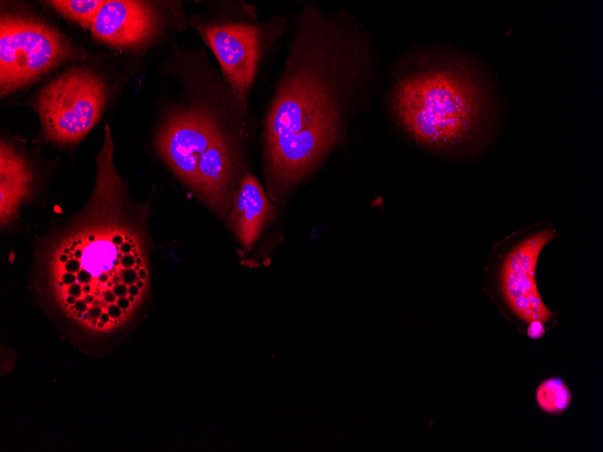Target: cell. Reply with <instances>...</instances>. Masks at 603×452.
<instances>
[{"instance_id": "cell-4", "label": "cell", "mask_w": 603, "mask_h": 452, "mask_svg": "<svg viewBox=\"0 0 603 452\" xmlns=\"http://www.w3.org/2000/svg\"><path fill=\"white\" fill-rule=\"evenodd\" d=\"M76 57L70 41L29 15L5 14L0 20V91L8 95L61 62Z\"/></svg>"}, {"instance_id": "cell-11", "label": "cell", "mask_w": 603, "mask_h": 452, "mask_svg": "<svg viewBox=\"0 0 603 452\" xmlns=\"http://www.w3.org/2000/svg\"><path fill=\"white\" fill-rule=\"evenodd\" d=\"M274 207L256 177L243 174L229 214L230 226L245 248L251 247L271 219Z\"/></svg>"}, {"instance_id": "cell-10", "label": "cell", "mask_w": 603, "mask_h": 452, "mask_svg": "<svg viewBox=\"0 0 603 452\" xmlns=\"http://www.w3.org/2000/svg\"><path fill=\"white\" fill-rule=\"evenodd\" d=\"M34 184L32 168L14 144L1 140L0 144V223L6 226L18 216L20 208L31 196Z\"/></svg>"}, {"instance_id": "cell-6", "label": "cell", "mask_w": 603, "mask_h": 452, "mask_svg": "<svg viewBox=\"0 0 603 452\" xmlns=\"http://www.w3.org/2000/svg\"><path fill=\"white\" fill-rule=\"evenodd\" d=\"M500 268L501 292L508 309L528 324L550 321L553 312L543 303L536 286L535 272L543 249L555 238L552 226H533L518 233Z\"/></svg>"}, {"instance_id": "cell-1", "label": "cell", "mask_w": 603, "mask_h": 452, "mask_svg": "<svg viewBox=\"0 0 603 452\" xmlns=\"http://www.w3.org/2000/svg\"><path fill=\"white\" fill-rule=\"evenodd\" d=\"M351 17L304 5L264 125L267 187L283 197L336 144L374 54Z\"/></svg>"}, {"instance_id": "cell-9", "label": "cell", "mask_w": 603, "mask_h": 452, "mask_svg": "<svg viewBox=\"0 0 603 452\" xmlns=\"http://www.w3.org/2000/svg\"><path fill=\"white\" fill-rule=\"evenodd\" d=\"M162 23V14L153 2L108 0L104 2L90 29L105 43L137 49L158 36Z\"/></svg>"}, {"instance_id": "cell-13", "label": "cell", "mask_w": 603, "mask_h": 452, "mask_svg": "<svg viewBox=\"0 0 603 452\" xmlns=\"http://www.w3.org/2000/svg\"><path fill=\"white\" fill-rule=\"evenodd\" d=\"M103 0H54L47 2L60 15L86 28H91Z\"/></svg>"}, {"instance_id": "cell-12", "label": "cell", "mask_w": 603, "mask_h": 452, "mask_svg": "<svg viewBox=\"0 0 603 452\" xmlns=\"http://www.w3.org/2000/svg\"><path fill=\"white\" fill-rule=\"evenodd\" d=\"M535 399L538 406L544 412L558 415L570 406L571 392L561 379L552 377L538 385Z\"/></svg>"}, {"instance_id": "cell-14", "label": "cell", "mask_w": 603, "mask_h": 452, "mask_svg": "<svg viewBox=\"0 0 603 452\" xmlns=\"http://www.w3.org/2000/svg\"><path fill=\"white\" fill-rule=\"evenodd\" d=\"M544 326L543 323L535 321L529 324L527 328V335L533 339L540 338L544 333Z\"/></svg>"}, {"instance_id": "cell-7", "label": "cell", "mask_w": 603, "mask_h": 452, "mask_svg": "<svg viewBox=\"0 0 603 452\" xmlns=\"http://www.w3.org/2000/svg\"><path fill=\"white\" fill-rule=\"evenodd\" d=\"M196 27L215 54L224 79L237 98L246 106L260 56L261 25L227 23H199Z\"/></svg>"}, {"instance_id": "cell-8", "label": "cell", "mask_w": 603, "mask_h": 452, "mask_svg": "<svg viewBox=\"0 0 603 452\" xmlns=\"http://www.w3.org/2000/svg\"><path fill=\"white\" fill-rule=\"evenodd\" d=\"M233 129L218 134L199 159L193 191L214 212L233 205L240 175L238 139Z\"/></svg>"}, {"instance_id": "cell-3", "label": "cell", "mask_w": 603, "mask_h": 452, "mask_svg": "<svg viewBox=\"0 0 603 452\" xmlns=\"http://www.w3.org/2000/svg\"><path fill=\"white\" fill-rule=\"evenodd\" d=\"M246 106L224 87L213 104H196L170 112L156 135V148L173 173L193 189L198 164L211 142L245 117Z\"/></svg>"}, {"instance_id": "cell-5", "label": "cell", "mask_w": 603, "mask_h": 452, "mask_svg": "<svg viewBox=\"0 0 603 452\" xmlns=\"http://www.w3.org/2000/svg\"><path fill=\"white\" fill-rule=\"evenodd\" d=\"M106 99V85L97 74L80 68L64 72L36 99L44 137L61 145L78 143L100 119Z\"/></svg>"}, {"instance_id": "cell-2", "label": "cell", "mask_w": 603, "mask_h": 452, "mask_svg": "<svg viewBox=\"0 0 603 452\" xmlns=\"http://www.w3.org/2000/svg\"><path fill=\"white\" fill-rule=\"evenodd\" d=\"M388 95L401 130L430 150L476 157L496 143L506 121L497 77L481 56L450 45L410 50Z\"/></svg>"}]
</instances>
